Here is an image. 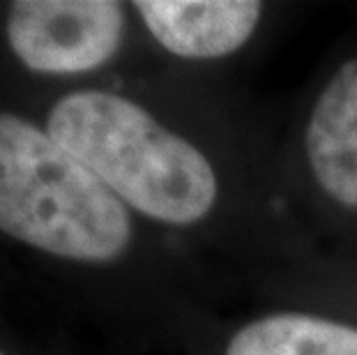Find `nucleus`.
<instances>
[{
	"label": "nucleus",
	"mask_w": 357,
	"mask_h": 355,
	"mask_svg": "<svg viewBox=\"0 0 357 355\" xmlns=\"http://www.w3.org/2000/svg\"><path fill=\"white\" fill-rule=\"evenodd\" d=\"M123 24V7L111 0H17L7 12V40L30 70L77 74L113 58Z\"/></svg>",
	"instance_id": "7ed1b4c3"
},
{
	"label": "nucleus",
	"mask_w": 357,
	"mask_h": 355,
	"mask_svg": "<svg viewBox=\"0 0 357 355\" xmlns=\"http://www.w3.org/2000/svg\"><path fill=\"white\" fill-rule=\"evenodd\" d=\"M47 132L127 206L166 224H192L217 199L199 148L125 97L81 90L56 102Z\"/></svg>",
	"instance_id": "f257e3e1"
},
{
	"label": "nucleus",
	"mask_w": 357,
	"mask_h": 355,
	"mask_svg": "<svg viewBox=\"0 0 357 355\" xmlns=\"http://www.w3.org/2000/svg\"><path fill=\"white\" fill-rule=\"evenodd\" d=\"M0 355H3V353H0Z\"/></svg>",
	"instance_id": "0eeeda50"
},
{
	"label": "nucleus",
	"mask_w": 357,
	"mask_h": 355,
	"mask_svg": "<svg viewBox=\"0 0 357 355\" xmlns=\"http://www.w3.org/2000/svg\"><path fill=\"white\" fill-rule=\"evenodd\" d=\"M226 355H357V330L316 316L277 314L242 328Z\"/></svg>",
	"instance_id": "423d86ee"
},
{
	"label": "nucleus",
	"mask_w": 357,
	"mask_h": 355,
	"mask_svg": "<svg viewBox=\"0 0 357 355\" xmlns=\"http://www.w3.org/2000/svg\"><path fill=\"white\" fill-rule=\"evenodd\" d=\"M316 180L332 199L357 208V60L334 74L307 127Z\"/></svg>",
	"instance_id": "39448f33"
},
{
	"label": "nucleus",
	"mask_w": 357,
	"mask_h": 355,
	"mask_svg": "<svg viewBox=\"0 0 357 355\" xmlns=\"http://www.w3.org/2000/svg\"><path fill=\"white\" fill-rule=\"evenodd\" d=\"M0 231L93 263L132 240L125 203L49 132L12 113H0Z\"/></svg>",
	"instance_id": "f03ea898"
},
{
	"label": "nucleus",
	"mask_w": 357,
	"mask_h": 355,
	"mask_svg": "<svg viewBox=\"0 0 357 355\" xmlns=\"http://www.w3.org/2000/svg\"><path fill=\"white\" fill-rule=\"evenodd\" d=\"M155 40L182 58H222L238 51L261 19L252 0H139Z\"/></svg>",
	"instance_id": "20e7f679"
}]
</instances>
